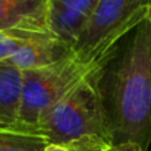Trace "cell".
Masks as SVG:
<instances>
[{
  "mask_svg": "<svg viewBox=\"0 0 151 151\" xmlns=\"http://www.w3.org/2000/svg\"><path fill=\"white\" fill-rule=\"evenodd\" d=\"M114 145H151V27L142 21L122 41L101 76Z\"/></svg>",
  "mask_w": 151,
  "mask_h": 151,
  "instance_id": "6da1fadb",
  "label": "cell"
},
{
  "mask_svg": "<svg viewBox=\"0 0 151 151\" xmlns=\"http://www.w3.org/2000/svg\"><path fill=\"white\" fill-rule=\"evenodd\" d=\"M105 66L106 64L86 76L41 115L37 131L48 143L66 145L80 151H106L114 146L101 90Z\"/></svg>",
  "mask_w": 151,
  "mask_h": 151,
  "instance_id": "7a4b0ae2",
  "label": "cell"
},
{
  "mask_svg": "<svg viewBox=\"0 0 151 151\" xmlns=\"http://www.w3.org/2000/svg\"><path fill=\"white\" fill-rule=\"evenodd\" d=\"M151 0H99L73 52L86 64L110 58L119 44L149 16Z\"/></svg>",
  "mask_w": 151,
  "mask_h": 151,
  "instance_id": "3957f363",
  "label": "cell"
},
{
  "mask_svg": "<svg viewBox=\"0 0 151 151\" xmlns=\"http://www.w3.org/2000/svg\"><path fill=\"white\" fill-rule=\"evenodd\" d=\"M110 58L101 63L86 64L72 52L49 66L23 70L19 126L25 130L37 131V123L41 115L65 97L86 76L109 63Z\"/></svg>",
  "mask_w": 151,
  "mask_h": 151,
  "instance_id": "277c9868",
  "label": "cell"
},
{
  "mask_svg": "<svg viewBox=\"0 0 151 151\" xmlns=\"http://www.w3.org/2000/svg\"><path fill=\"white\" fill-rule=\"evenodd\" d=\"M99 0H47V28L73 50Z\"/></svg>",
  "mask_w": 151,
  "mask_h": 151,
  "instance_id": "5b68a950",
  "label": "cell"
},
{
  "mask_svg": "<svg viewBox=\"0 0 151 151\" xmlns=\"http://www.w3.org/2000/svg\"><path fill=\"white\" fill-rule=\"evenodd\" d=\"M72 52L73 50L65 42L49 33L21 45L5 61L23 72L49 66Z\"/></svg>",
  "mask_w": 151,
  "mask_h": 151,
  "instance_id": "8992f818",
  "label": "cell"
},
{
  "mask_svg": "<svg viewBox=\"0 0 151 151\" xmlns=\"http://www.w3.org/2000/svg\"><path fill=\"white\" fill-rule=\"evenodd\" d=\"M0 31H48L47 0H0Z\"/></svg>",
  "mask_w": 151,
  "mask_h": 151,
  "instance_id": "52a82bcc",
  "label": "cell"
},
{
  "mask_svg": "<svg viewBox=\"0 0 151 151\" xmlns=\"http://www.w3.org/2000/svg\"><path fill=\"white\" fill-rule=\"evenodd\" d=\"M21 90V70L7 61H0V122L16 129H23L19 126Z\"/></svg>",
  "mask_w": 151,
  "mask_h": 151,
  "instance_id": "ba28073f",
  "label": "cell"
},
{
  "mask_svg": "<svg viewBox=\"0 0 151 151\" xmlns=\"http://www.w3.org/2000/svg\"><path fill=\"white\" fill-rule=\"evenodd\" d=\"M47 139L39 131L23 129L0 130V151H44Z\"/></svg>",
  "mask_w": 151,
  "mask_h": 151,
  "instance_id": "9c48e42d",
  "label": "cell"
},
{
  "mask_svg": "<svg viewBox=\"0 0 151 151\" xmlns=\"http://www.w3.org/2000/svg\"><path fill=\"white\" fill-rule=\"evenodd\" d=\"M49 33V31H0V61L9 58L21 45Z\"/></svg>",
  "mask_w": 151,
  "mask_h": 151,
  "instance_id": "30bf717a",
  "label": "cell"
},
{
  "mask_svg": "<svg viewBox=\"0 0 151 151\" xmlns=\"http://www.w3.org/2000/svg\"><path fill=\"white\" fill-rule=\"evenodd\" d=\"M106 151H145L143 149L134 143H122V145H114Z\"/></svg>",
  "mask_w": 151,
  "mask_h": 151,
  "instance_id": "8fae6325",
  "label": "cell"
},
{
  "mask_svg": "<svg viewBox=\"0 0 151 151\" xmlns=\"http://www.w3.org/2000/svg\"><path fill=\"white\" fill-rule=\"evenodd\" d=\"M44 151H80L72 146H66V145H57V143H48L45 146Z\"/></svg>",
  "mask_w": 151,
  "mask_h": 151,
  "instance_id": "7c38bea8",
  "label": "cell"
},
{
  "mask_svg": "<svg viewBox=\"0 0 151 151\" xmlns=\"http://www.w3.org/2000/svg\"><path fill=\"white\" fill-rule=\"evenodd\" d=\"M4 129H16V127H11V126L4 125V123H1V122H0V130H4ZM31 131H32V130H31Z\"/></svg>",
  "mask_w": 151,
  "mask_h": 151,
  "instance_id": "4fadbf2b",
  "label": "cell"
},
{
  "mask_svg": "<svg viewBox=\"0 0 151 151\" xmlns=\"http://www.w3.org/2000/svg\"><path fill=\"white\" fill-rule=\"evenodd\" d=\"M147 19H149V23H150V27H151V8H150V12H149V16H147Z\"/></svg>",
  "mask_w": 151,
  "mask_h": 151,
  "instance_id": "5bb4252c",
  "label": "cell"
}]
</instances>
